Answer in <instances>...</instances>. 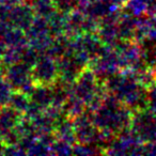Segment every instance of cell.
I'll return each instance as SVG.
<instances>
[{
  "mask_svg": "<svg viewBox=\"0 0 156 156\" xmlns=\"http://www.w3.org/2000/svg\"><path fill=\"white\" fill-rule=\"evenodd\" d=\"M151 108L156 115V91L153 92V94L151 96Z\"/></svg>",
  "mask_w": 156,
  "mask_h": 156,
  "instance_id": "cell-1",
  "label": "cell"
}]
</instances>
